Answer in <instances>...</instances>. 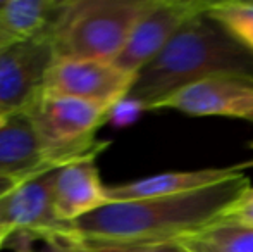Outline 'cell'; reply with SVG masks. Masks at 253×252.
Here are the masks:
<instances>
[{"label":"cell","mask_w":253,"mask_h":252,"mask_svg":"<svg viewBox=\"0 0 253 252\" xmlns=\"http://www.w3.org/2000/svg\"><path fill=\"white\" fill-rule=\"evenodd\" d=\"M43 247H37V237L33 232H16L10 235L7 244L12 252H73L80 242L73 230L66 232H38Z\"/></svg>","instance_id":"16"},{"label":"cell","mask_w":253,"mask_h":252,"mask_svg":"<svg viewBox=\"0 0 253 252\" xmlns=\"http://www.w3.org/2000/svg\"><path fill=\"white\" fill-rule=\"evenodd\" d=\"M78 239H80V237H78ZM73 252H93V251H91V249H88V247L83 244V240L80 239V242L76 244V247H74V251H73Z\"/></svg>","instance_id":"22"},{"label":"cell","mask_w":253,"mask_h":252,"mask_svg":"<svg viewBox=\"0 0 253 252\" xmlns=\"http://www.w3.org/2000/svg\"><path fill=\"white\" fill-rule=\"evenodd\" d=\"M97 157L78 159L57 171L53 187V209L60 223L73 225L83 216L109 204L107 187L102 183Z\"/></svg>","instance_id":"10"},{"label":"cell","mask_w":253,"mask_h":252,"mask_svg":"<svg viewBox=\"0 0 253 252\" xmlns=\"http://www.w3.org/2000/svg\"><path fill=\"white\" fill-rule=\"evenodd\" d=\"M136 74L114 62L55 59L43 83V95L73 97L114 109L127 97Z\"/></svg>","instance_id":"6"},{"label":"cell","mask_w":253,"mask_h":252,"mask_svg":"<svg viewBox=\"0 0 253 252\" xmlns=\"http://www.w3.org/2000/svg\"><path fill=\"white\" fill-rule=\"evenodd\" d=\"M7 119H9V118H5V116H0V128H2L3 125H5Z\"/></svg>","instance_id":"23"},{"label":"cell","mask_w":253,"mask_h":252,"mask_svg":"<svg viewBox=\"0 0 253 252\" xmlns=\"http://www.w3.org/2000/svg\"><path fill=\"white\" fill-rule=\"evenodd\" d=\"M224 219H233L253 226V187H250L229 209Z\"/></svg>","instance_id":"18"},{"label":"cell","mask_w":253,"mask_h":252,"mask_svg":"<svg viewBox=\"0 0 253 252\" xmlns=\"http://www.w3.org/2000/svg\"><path fill=\"white\" fill-rule=\"evenodd\" d=\"M0 50H2V47H0Z\"/></svg>","instance_id":"25"},{"label":"cell","mask_w":253,"mask_h":252,"mask_svg":"<svg viewBox=\"0 0 253 252\" xmlns=\"http://www.w3.org/2000/svg\"><path fill=\"white\" fill-rule=\"evenodd\" d=\"M110 107L73 97L42 94L24 114L30 118L48 161L66 166L73 161L100 155L109 142H97L95 135L109 121Z\"/></svg>","instance_id":"4"},{"label":"cell","mask_w":253,"mask_h":252,"mask_svg":"<svg viewBox=\"0 0 253 252\" xmlns=\"http://www.w3.org/2000/svg\"><path fill=\"white\" fill-rule=\"evenodd\" d=\"M210 5L212 2L209 0H157L136 24L114 64L131 74H138L166 49L188 21L207 12Z\"/></svg>","instance_id":"7"},{"label":"cell","mask_w":253,"mask_h":252,"mask_svg":"<svg viewBox=\"0 0 253 252\" xmlns=\"http://www.w3.org/2000/svg\"><path fill=\"white\" fill-rule=\"evenodd\" d=\"M10 235H12L10 232H3V230H0V251H2V247L7 244V240L10 239Z\"/></svg>","instance_id":"21"},{"label":"cell","mask_w":253,"mask_h":252,"mask_svg":"<svg viewBox=\"0 0 253 252\" xmlns=\"http://www.w3.org/2000/svg\"><path fill=\"white\" fill-rule=\"evenodd\" d=\"M60 166L48 161L30 118L24 112L9 116L0 128V175L30 178Z\"/></svg>","instance_id":"12"},{"label":"cell","mask_w":253,"mask_h":252,"mask_svg":"<svg viewBox=\"0 0 253 252\" xmlns=\"http://www.w3.org/2000/svg\"><path fill=\"white\" fill-rule=\"evenodd\" d=\"M172 109L188 116H222L253 125V83L234 78H212L174 92L152 111Z\"/></svg>","instance_id":"8"},{"label":"cell","mask_w":253,"mask_h":252,"mask_svg":"<svg viewBox=\"0 0 253 252\" xmlns=\"http://www.w3.org/2000/svg\"><path fill=\"white\" fill-rule=\"evenodd\" d=\"M157 0H66L50 24L57 59L114 62Z\"/></svg>","instance_id":"3"},{"label":"cell","mask_w":253,"mask_h":252,"mask_svg":"<svg viewBox=\"0 0 253 252\" xmlns=\"http://www.w3.org/2000/svg\"><path fill=\"white\" fill-rule=\"evenodd\" d=\"M250 166H253V161L240 162V164L233 166H224V168L160 173V175L147 176V178L134 180V182L107 187V195H109L110 202H124L164 197V195L188 194V192L207 189V187H212L215 183L224 182V180H229L236 175H241Z\"/></svg>","instance_id":"11"},{"label":"cell","mask_w":253,"mask_h":252,"mask_svg":"<svg viewBox=\"0 0 253 252\" xmlns=\"http://www.w3.org/2000/svg\"><path fill=\"white\" fill-rule=\"evenodd\" d=\"M195 237L217 252H253V226L233 219H220Z\"/></svg>","instance_id":"14"},{"label":"cell","mask_w":253,"mask_h":252,"mask_svg":"<svg viewBox=\"0 0 253 252\" xmlns=\"http://www.w3.org/2000/svg\"><path fill=\"white\" fill-rule=\"evenodd\" d=\"M212 78L253 83V52L207 10L188 21L166 49L138 71L126 101L152 111L174 92Z\"/></svg>","instance_id":"2"},{"label":"cell","mask_w":253,"mask_h":252,"mask_svg":"<svg viewBox=\"0 0 253 252\" xmlns=\"http://www.w3.org/2000/svg\"><path fill=\"white\" fill-rule=\"evenodd\" d=\"M245 173L202 190L143 201L109 202L71 225L81 240L147 244L198 235L226 218L234 202L250 189Z\"/></svg>","instance_id":"1"},{"label":"cell","mask_w":253,"mask_h":252,"mask_svg":"<svg viewBox=\"0 0 253 252\" xmlns=\"http://www.w3.org/2000/svg\"><path fill=\"white\" fill-rule=\"evenodd\" d=\"M209 14L253 52V2L219 0L212 2Z\"/></svg>","instance_id":"15"},{"label":"cell","mask_w":253,"mask_h":252,"mask_svg":"<svg viewBox=\"0 0 253 252\" xmlns=\"http://www.w3.org/2000/svg\"><path fill=\"white\" fill-rule=\"evenodd\" d=\"M30 178H31V176H30ZM24 180H28V178H17V176H3V175H0V199L5 197L7 194H10L14 189H17V187H19Z\"/></svg>","instance_id":"19"},{"label":"cell","mask_w":253,"mask_h":252,"mask_svg":"<svg viewBox=\"0 0 253 252\" xmlns=\"http://www.w3.org/2000/svg\"><path fill=\"white\" fill-rule=\"evenodd\" d=\"M0 3H2V0H0Z\"/></svg>","instance_id":"24"},{"label":"cell","mask_w":253,"mask_h":252,"mask_svg":"<svg viewBox=\"0 0 253 252\" xmlns=\"http://www.w3.org/2000/svg\"><path fill=\"white\" fill-rule=\"evenodd\" d=\"M59 0H5L0 3V47L31 40L50 28Z\"/></svg>","instance_id":"13"},{"label":"cell","mask_w":253,"mask_h":252,"mask_svg":"<svg viewBox=\"0 0 253 252\" xmlns=\"http://www.w3.org/2000/svg\"><path fill=\"white\" fill-rule=\"evenodd\" d=\"M181 244H184V246L188 247L191 252H217V251H213L210 246H207L203 240H200L198 237H186V239H183V240H179Z\"/></svg>","instance_id":"20"},{"label":"cell","mask_w":253,"mask_h":252,"mask_svg":"<svg viewBox=\"0 0 253 252\" xmlns=\"http://www.w3.org/2000/svg\"><path fill=\"white\" fill-rule=\"evenodd\" d=\"M55 59L50 28L0 50V116L21 114L40 97Z\"/></svg>","instance_id":"5"},{"label":"cell","mask_w":253,"mask_h":252,"mask_svg":"<svg viewBox=\"0 0 253 252\" xmlns=\"http://www.w3.org/2000/svg\"><path fill=\"white\" fill-rule=\"evenodd\" d=\"M83 244L93 252H191L179 240L147 244H110L95 242V240H83Z\"/></svg>","instance_id":"17"},{"label":"cell","mask_w":253,"mask_h":252,"mask_svg":"<svg viewBox=\"0 0 253 252\" xmlns=\"http://www.w3.org/2000/svg\"><path fill=\"white\" fill-rule=\"evenodd\" d=\"M60 168L38 173L0 199V230L3 232H66L53 209V187Z\"/></svg>","instance_id":"9"}]
</instances>
